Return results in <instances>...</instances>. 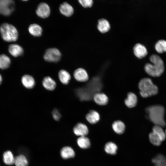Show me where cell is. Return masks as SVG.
Listing matches in <instances>:
<instances>
[{
    "mask_svg": "<svg viewBox=\"0 0 166 166\" xmlns=\"http://www.w3.org/2000/svg\"><path fill=\"white\" fill-rule=\"evenodd\" d=\"M15 157L10 151L5 152L3 154V160L4 163L8 165H12L14 164Z\"/></svg>",
    "mask_w": 166,
    "mask_h": 166,
    "instance_id": "4316f807",
    "label": "cell"
},
{
    "mask_svg": "<svg viewBox=\"0 0 166 166\" xmlns=\"http://www.w3.org/2000/svg\"><path fill=\"white\" fill-rule=\"evenodd\" d=\"M94 101L97 104L100 105H106L108 102V98L103 93H97L95 94L93 96Z\"/></svg>",
    "mask_w": 166,
    "mask_h": 166,
    "instance_id": "5bb4252c",
    "label": "cell"
},
{
    "mask_svg": "<svg viewBox=\"0 0 166 166\" xmlns=\"http://www.w3.org/2000/svg\"><path fill=\"white\" fill-rule=\"evenodd\" d=\"M165 134H166V130H165Z\"/></svg>",
    "mask_w": 166,
    "mask_h": 166,
    "instance_id": "e575fe53",
    "label": "cell"
},
{
    "mask_svg": "<svg viewBox=\"0 0 166 166\" xmlns=\"http://www.w3.org/2000/svg\"><path fill=\"white\" fill-rule=\"evenodd\" d=\"M58 77L61 82L64 85L68 84L71 79L69 73L64 69H61L59 71Z\"/></svg>",
    "mask_w": 166,
    "mask_h": 166,
    "instance_id": "ffe728a7",
    "label": "cell"
},
{
    "mask_svg": "<svg viewBox=\"0 0 166 166\" xmlns=\"http://www.w3.org/2000/svg\"><path fill=\"white\" fill-rule=\"evenodd\" d=\"M0 32L3 39L6 41L15 42L18 39V33L15 27L11 24L4 23L0 26Z\"/></svg>",
    "mask_w": 166,
    "mask_h": 166,
    "instance_id": "277c9868",
    "label": "cell"
},
{
    "mask_svg": "<svg viewBox=\"0 0 166 166\" xmlns=\"http://www.w3.org/2000/svg\"><path fill=\"white\" fill-rule=\"evenodd\" d=\"M110 27V24L106 20L101 19L98 21L97 28L101 33H105L108 32L109 30Z\"/></svg>",
    "mask_w": 166,
    "mask_h": 166,
    "instance_id": "44dd1931",
    "label": "cell"
},
{
    "mask_svg": "<svg viewBox=\"0 0 166 166\" xmlns=\"http://www.w3.org/2000/svg\"><path fill=\"white\" fill-rule=\"evenodd\" d=\"M149 139L151 143L156 146H159L161 143L162 141L156 134L153 132L149 134Z\"/></svg>",
    "mask_w": 166,
    "mask_h": 166,
    "instance_id": "4dcf8cb0",
    "label": "cell"
},
{
    "mask_svg": "<svg viewBox=\"0 0 166 166\" xmlns=\"http://www.w3.org/2000/svg\"><path fill=\"white\" fill-rule=\"evenodd\" d=\"M87 120L90 124H95L100 119L99 113L95 110H91L87 113L85 116Z\"/></svg>",
    "mask_w": 166,
    "mask_h": 166,
    "instance_id": "ac0fdd59",
    "label": "cell"
},
{
    "mask_svg": "<svg viewBox=\"0 0 166 166\" xmlns=\"http://www.w3.org/2000/svg\"><path fill=\"white\" fill-rule=\"evenodd\" d=\"M112 127L114 131L118 134L123 133L125 129L124 124L122 121L119 120L114 121L112 124Z\"/></svg>",
    "mask_w": 166,
    "mask_h": 166,
    "instance_id": "7402d4cb",
    "label": "cell"
},
{
    "mask_svg": "<svg viewBox=\"0 0 166 166\" xmlns=\"http://www.w3.org/2000/svg\"><path fill=\"white\" fill-rule=\"evenodd\" d=\"M75 79L79 82H85L89 79V76L86 71L82 68H78L73 73Z\"/></svg>",
    "mask_w": 166,
    "mask_h": 166,
    "instance_id": "ba28073f",
    "label": "cell"
},
{
    "mask_svg": "<svg viewBox=\"0 0 166 166\" xmlns=\"http://www.w3.org/2000/svg\"><path fill=\"white\" fill-rule=\"evenodd\" d=\"M60 155L62 158L67 159L73 157L75 155V152L72 148L70 146H66L61 149Z\"/></svg>",
    "mask_w": 166,
    "mask_h": 166,
    "instance_id": "2e32d148",
    "label": "cell"
},
{
    "mask_svg": "<svg viewBox=\"0 0 166 166\" xmlns=\"http://www.w3.org/2000/svg\"><path fill=\"white\" fill-rule=\"evenodd\" d=\"M152 162L155 166H166V157L159 154L152 159Z\"/></svg>",
    "mask_w": 166,
    "mask_h": 166,
    "instance_id": "484cf974",
    "label": "cell"
},
{
    "mask_svg": "<svg viewBox=\"0 0 166 166\" xmlns=\"http://www.w3.org/2000/svg\"><path fill=\"white\" fill-rule=\"evenodd\" d=\"M78 1L85 8L91 7L93 4V1L92 0H79Z\"/></svg>",
    "mask_w": 166,
    "mask_h": 166,
    "instance_id": "1f68e13d",
    "label": "cell"
},
{
    "mask_svg": "<svg viewBox=\"0 0 166 166\" xmlns=\"http://www.w3.org/2000/svg\"><path fill=\"white\" fill-rule=\"evenodd\" d=\"M53 119L56 121H58L61 117V114L59 111L57 109H54L52 112Z\"/></svg>",
    "mask_w": 166,
    "mask_h": 166,
    "instance_id": "d6a6232c",
    "label": "cell"
},
{
    "mask_svg": "<svg viewBox=\"0 0 166 166\" xmlns=\"http://www.w3.org/2000/svg\"><path fill=\"white\" fill-rule=\"evenodd\" d=\"M137 101L136 95L132 92H129L127 94V98L124 100V103L128 107L132 108L136 106Z\"/></svg>",
    "mask_w": 166,
    "mask_h": 166,
    "instance_id": "e0dca14e",
    "label": "cell"
},
{
    "mask_svg": "<svg viewBox=\"0 0 166 166\" xmlns=\"http://www.w3.org/2000/svg\"><path fill=\"white\" fill-rule=\"evenodd\" d=\"M59 10L60 13L66 17L71 16L74 12L73 7L67 2H64L61 4Z\"/></svg>",
    "mask_w": 166,
    "mask_h": 166,
    "instance_id": "8fae6325",
    "label": "cell"
},
{
    "mask_svg": "<svg viewBox=\"0 0 166 166\" xmlns=\"http://www.w3.org/2000/svg\"><path fill=\"white\" fill-rule=\"evenodd\" d=\"M61 57V53L57 49L54 48L47 49L43 56L44 60L46 61L57 62L58 61Z\"/></svg>",
    "mask_w": 166,
    "mask_h": 166,
    "instance_id": "8992f818",
    "label": "cell"
},
{
    "mask_svg": "<svg viewBox=\"0 0 166 166\" xmlns=\"http://www.w3.org/2000/svg\"><path fill=\"white\" fill-rule=\"evenodd\" d=\"M73 130L75 134L80 137L86 136L89 132L86 125L81 123L77 124L73 127Z\"/></svg>",
    "mask_w": 166,
    "mask_h": 166,
    "instance_id": "9c48e42d",
    "label": "cell"
},
{
    "mask_svg": "<svg viewBox=\"0 0 166 166\" xmlns=\"http://www.w3.org/2000/svg\"><path fill=\"white\" fill-rule=\"evenodd\" d=\"M2 82V77L1 76L0 74V85L1 84Z\"/></svg>",
    "mask_w": 166,
    "mask_h": 166,
    "instance_id": "836d02e7",
    "label": "cell"
},
{
    "mask_svg": "<svg viewBox=\"0 0 166 166\" xmlns=\"http://www.w3.org/2000/svg\"><path fill=\"white\" fill-rule=\"evenodd\" d=\"M22 83L26 88H33L35 85V80L34 77L30 75L26 74L23 75L21 79Z\"/></svg>",
    "mask_w": 166,
    "mask_h": 166,
    "instance_id": "7c38bea8",
    "label": "cell"
},
{
    "mask_svg": "<svg viewBox=\"0 0 166 166\" xmlns=\"http://www.w3.org/2000/svg\"><path fill=\"white\" fill-rule=\"evenodd\" d=\"M152 132L157 135L162 141L165 139L166 135L161 127L155 125L152 128Z\"/></svg>",
    "mask_w": 166,
    "mask_h": 166,
    "instance_id": "f546056e",
    "label": "cell"
},
{
    "mask_svg": "<svg viewBox=\"0 0 166 166\" xmlns=\"http://www.w3.org/2000/svg\"><path fill=\"white\" fill-rule=\"evenodd\" d=\"M28 31L29 33L33 36L39 37L42 34V29L39 25L33 24L29 26Z\"/></svg>",
    "mask_w": 166,
    "mask_h": 166,
    "instance_id": "d6986e66",
    "label": "cell"
},
{
    "mask_svg": "<svg viewBox=\"0 0 166 166\" xmlns=\"http://www.w3.org/2000/svg\"><path fill=\"white\" fill-rule=\"evenodd\" d=\"M150 60L152 64L148 63L146 64L144 67L146 72L148 75L153 77L160 76L164 70L162 59L158 55L153 54L150 56Z\"/></svg>",
    "mask_w": 166,
    "mask_h": 166,
    "instance_id": "6da1fadb",
    "label": "cell"
},
{
    "mask_svg": "<svg viewBox=\"0 0 166 166\" xmlns=\"http://www.w3.org/2000/svg\"><path fill=\"white\" fill-rule=\"evenodd\" d=\"M140 94L143 97H147L156 94L158 91V88L148 78L141 79L139 83Z\"/></svg>",
    "mask_w": 166,
    "mask_h": 166,
    "instance_id": "3957f363",
    "label": "cell"
},
{
    "mask_svg": "<svg viewBox=\"0 0 166 166\" xmlns=\"http://www.w3.org/2000/svg\"><path fill=\"white\" fill-rule=\"evenodd\" d=\"M14 164L16 166H27L28 161L24 155L20 154L15 157Z\"/></svg>",
    "mask_w": 166,
    "mask_h": 166,
    "instance_id": "603a6c76",
    "label": "cell"
},
{
    "mask_svg": "<svg viewBox=\"0 0 166 166\" xmlns=\"http://www.w3.org/2000/svg\"><path fill=\"white\" fill-rule=\"evenodd\" d=\"M11 61L10 58L6 55L2 54L0 55V68L6 69L8 68L10 64Z\"/></svg>",
    "mask_w": 166,
    "mask_h": 166,
    "instance_id": "d4e9b609",
    "label": "cell"
},
{
    "mask_svg": "<svg viewBox=\"0 0 166 166\" xmlns=\"http://www.w3.org/2000/svg\"><path fill=\"white\" fill-rule=\"evenodd\" d=\"M133 51L135 55L139 58H142L145 57L148 53L145 47L140 43H137L134 45Z\"/></svg>",
    "mask_w": 166,
    "mask_h": 166,
    "instance_id": "30bf717a",
    "label": "cell"
},
{
    "mask_svg": "<svg viewBox=\"0 0 166 166\" xmlns=\"http://www.w3.org/2000/svg\"><path fill=\"white\" fill-rule=\"evenodd\" d=\"M117 147L113 142H109L107 143L105 146V152L111 155H115L117 152Z\"/></svg>",
    "mask_w": 166,
    "mask_h": 166,
    "instance_id": "83f0119b",
    "label": "cell"
},
{
    "mask_svg": "<svg viewBox=\"0 0 166 166\" xmlns=\"http://www.w3.org/2000/svg\"><path fill=\"white\" fill-rule=\"evenodd\" d=\"M78 146L83 149L89 148L90 146V142L89 139L86 136L79 137L77 140Z\"/></svg>",
    "mask_w": 166,
    "mask_h": 166,
    "instance_id": "cb8c5ba5",
    "label": "cell"
},
{
    "mask_svg": "<svg viewBox=\"0 0 166 166\" xmlns=\"http://www.w3.org/2000/svg\"><path fill=\"white\" fill-rule=\"evenodd\" d=\"M36 13L39 17L43 18H46L48 17L50 14V8L46 3L42 2L38 5Z\"/></svg>",
    "mask_w": 166,
    "mask_h": 166,
    "instance_id": "52a82bcc",
    "label": "cell"
},
{
    "mask_svg": "<svg viewBox=\"0 0 166 166\" xmlns=\"http://www.w3.org/2000/svg\"><path fill=\"white\" fill-rule=\"evenodd\" d=\"M156 50L159 53L166 52V41L164 39L158 40L155 46Z\"/></svg>",
    "mask_w": 166,
    "mask_h": 166,
    "instance_id": "f1b7e54d",
    "label": "cell"
},
{
    "mask_svg": "<svg viewBox=\"0 0 166 166\" xmlns=\"http://www.w3.org/2000/svg\"><path fill=\"white\" fill-rule=\"evenodd\" d=\"M164 111L163 106L157 105L149 106L146 109L150 120L155 125L162 127L166 126L164 118Z\"/></svg>",
    "mask_w": 166,
    "mask_h": 166,
    "instance_id": "7a4b0ae2",
    "label": "cell"
},
{
    "mask_svg": "<svg viewBox=\"0 0 166 166\" xmlns=\"http://www.w3.org/2000/svg\"><path fill=\"white\" fill-rule=\"evenodd\" d=\"M15 8V2L11 0H0V14L5 16L11 15Z\"/></svg>",
    "mask_w": 166,
    "mask_h": 166,
    "instance_id": "5b68a950",
    "label": "cell"
},
{
    "mask_svg": "<svg viewBox=\"0 0 166 166\" xmlns=\"http://www.w3.org/2000/svg\"><path fill=\"white\" fill-rule=\"evenodd\" d=\"M42 85L45 89L49 91L53 90L56 86L55 81L49 76L45 77L43 79Z\"/></svg>",
    "mask_w": 166,
    "mask_h": 166,
    "instance_id": "9a60e30c",
    "label": "cell"
},
{
    "mask_svg": "<svg viewBox=\"0 0 166 166\" xmlns=\"http://www.w3.org/2000/svg\"><path fill=\"white\" fill-rule=\"evenodd\" d=\"M8 49L10 54L15 57L22 55L24 52L22 47L17 44L10 45L8 47Z\"/></svg>",
    "mask_w": 166,
    "mask_h": 166,
    "instance_id": "4fadbf2b",
    "label": "cell"
}]
</instances>
